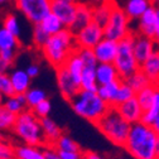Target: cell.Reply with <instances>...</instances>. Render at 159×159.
Wrapping results in <instances>:
<instances>
[{
    "mask_svg": "<svg viewBox=\"0 0 159 159\" xmlns=\"http://www.w3.org/2000/svg\"><path fill=\"white\" fill-rule=\"evenodd\" d=\"M124 149L134 159H158L159 135L142 121L133 124Z\"/></svg>",
    "mask_w": 159,
    "mask_h": 159,
    "instance_id": "cell-1",
    "label": "cell"
},
{
    "mask_svg": "<svg viewBox=\"0 0 159 159\" xmlns=\"http://www.w3.org/2000/svg\"><path fill=\"white\" fill-rule=\"evenodd\" d=\"M76 48L75 34L66 28L62 32L49 37L42 48V53L52 67L58 68L66 63L68 57L76 51Z\"/></svg>",
    "mask_w": 159,
    "mask_h": 159,
    "instance_id": "cell-2",
    "label": "cell"
},
{
    "mask_svg": "<svg viewBox=\"0 0 159 159\" xmlns=\"http://www.w3.org/2000/svg\"><path fill=\"white\" fill-rule=\"evenodd\" d=\"M95 126L109 142L123 148L126 144L131 129V124L126 121L114 106H110L107 112L95 124Z\"/></svg>",
    "mask_w": 159,
    "mask_h": 159,
    "instance_id": "cell-3",
    "label": "cell"
},
{
    "mask_svg": "<svg viewBox=\"0 0 159 159\" xmlns=\"http://www.w3.org/2000/svg\"><path fill=\"white\" fill-rule=\"evenodd\" d=\"M72 110L85 120L93 125L107 112L110 109L109 104L98 96L97 92L81 90L70 101Z\"/></svg>",
    "mask_w": 159,
    "mask_h": 159,
    "instance_id": "cell-4",
    "label": "cell"
},
{
    "mask_svg": "<svg viewBox=\"0 0 159 159\" xmlns=\"http://www.w3.org/2000/svg\"><path fill=\"white\" fill-rule=\"evenodd\" d=\"M13 133L24 144L37 147L46 145V138L43 134L41 119L30 109H25L23 112L16 115V121L13 128Z\"/></svg>",
    "mask_w": 159,
    "mask_h": 159,
    "instance_id": "cell-5",
    "label": "cell"
},
{
    "mask_svg": "<svg viewBox=\"0 0 159 159\" xmlns=\"http://www.w3.org/2000/svg\"><path fill=\"white\" fill-rule=\"evenodd\" d=\"M114 66L116 67L121 80H126L140 70V65L134 54V32L123 41L117 42V54L114 61Z\"/></svg>",
    "mask_w": 159,
    "mask_h": 159,
    "instance_id": "cell-6",
    "label": "cell"
},
{
    "mask_svg": "<svg viewBox=\"0 0 159 159\" xmlns=\"http://www.w3.org/2000/svg\"><path fill=\"white\" fill-rule=\"evenodd\" d=\"M130 19L125 14L121 7L115 5L112 9V13L109 18L107 24L104 27V34L105 38H109L111 41L120 42L128 35H130L133 32L130 29Z\"/></svg>",
    "mask_w": 159,
    "mask_h": 159,
    "instance_id": "cell-7",
    "label": "cell"
},
{
    "mask_svg": "<svg viewBox=\"0 0 159 159\" xmlns=\"http://www.w3.org/2000/svg\"><path fill=\"white\" fill-rule=\"evenodd\" d=\"M18 11L33 25L41 24L43 19L52 13V0H14Z\"/></svg>",
    "mask_w": 159,
    "mask_h": 159,
    "instance_id": "cell-8",
    "label": "cell"
},
{
    "mask_svg": "<svg viewBox=\"0 0 159 159\" xmlns=\"http://www.w3.org/2000/svg\"><path fill=\"white\" fill-rule=\"evenodd\" d=\"M105 38L104 28L96 24L95 22L90 23L87 27L81 29L75 34V41L77 48H91L93 49L102 39Z\"/></svg>",
    "mask_w": 159,
    "mask_h": 159,
    "instance_id": "cell-9",
    "label": "cell"
},
{
    "mask_svg": "<svg viewBox=\"0 0 159 159\" xmlns=\"http://www.w3.org/2000/svg\"><path fill=\"white\" fill-rule=\"evenodd\" d=\"M56 78H57V85L59 89V92L63 96L65 100L71 101L72 98L81 91V86L75 81V78L71 76L68 70L65 66H61L56 68Z\"/></svg>",
    "mask_w": 159,
    "mask_h": 159,
    "instance_id": "cell-10",
    "label": "cell"
},
{
    "mask_svg": "<svg viewBox=\"0 0 159 159\" xmlns=\"http://www.w3.org/2000/svg\"><path fill=\"white\" fill-rule=\"evenodd\" d=\"M155 41L145 35L138 34L134 32V54L139 65H143L147 59L155 52Z\"/></svg>",
    "mask_w": 159,
    "mask_h": 159,
    "instance_id": "cell-11",
    "label": "cell"
},
{
    "mask_svg": "<svg viewBox=\"0 0 159 159\" xmlns=\"http://www.w3.org/2000/svg\"><path fill=\"white\" fill-rule=\"evenodd\" d=\"M157 15H158V10L152 5V7L136 20V32H135V33L154 39Z\"/></svg>",
    "mask_w": 159,
    "mask_h": 159,
    "instance_id": "cell-12",
    "label": "cell"
},
{
    "mask_svg": "<svg viewBox=\"0 0 159 159\" xmlns=\"http://www.w3.org/2000/svg\"><path fill=\"white\" fill-rule=\"evenodd\" d=\"M115 107L117 109L119 112H120V115L125 119L126 121H129L131 125L142 121L144 110L142 109L140 104L138 102L136 97L130 98V100H128V101H125L120 105H117Z\"/></svg>",
    "mask_w": 159,
    "mask_h": 159,
    "instance_id": "cell-13",
    "label": "cell"
},
{
    "mask_svg": "<svg viewBox=\"0 0 159 159\" xmlns=\"http://www.w3.org/2000/svg\"><path fill=\"white\" fill-rule=\"evenodd\" d=\"M93 22V8L90 7L89 4L84 2H78L77 3V11H76V18L72 25L68 28L73 34L84 29L87 27L90 23Z\"/></svg>",
    "mask_w": 159,
    "mask_h": 159,
    "instance_id": "cell-14",
    "label": "cell"
},
{
    "mask_svg": "<svg viewBox=\"0 0 159 159\" xmlns=\"http://www.w3.org/2000/svg\"><path fill=\"white\" fill-rule=\"evenodd\" d=\"M95 56L98 63H114L117 54V42L104 38L102 41L93 48Z\"/></svg>",
    "mask_w": 159,
    "mask_h": 159,
    "instance_id": "cell-15",
    "label": "cell"
},
{
    "mask_svg": "<svg viewBox=\"0 0 159 159\" xmlns=\"http://www.w3.org/2000/svg\"><path fill=\"white\" fill-rule=\"evenodd\" d=\"M77 11V3H67V2H52V13L57 15L61 22L70 28L75 22Z\"/></svg>",
    "mask_w": 159,
    "mask_h": 159,
    "instance_id": "cell-16",
    "label": "cell"
},
{
    "mask_svg": "<svg viewBox=\"0 0 159 159\" xmlns=\"http://www.w3.org/2000/svg\"><path fill=\"white\" fill-rule=\"evenodd\" d=\"M152 5V0H125L121 8L130 20L136 22Z\"/></svg>",
    "mask_w": 159,
    "mask_h": 159,
    "instance_id": "cell-17",
    "label": "cell"
},
{
    "mask_svg": "<svg viewBox=\"0 0 159 159\" xmlns=\"http://www.w3.org/2000/svg\"><path fill=\"white\" fill-rule=\"evenodd\" d=\"M96 78L98 85H107L110 82L121 80L114 63H98L96 67Z\"/></svg>",
    "mask_w": 159,
    "mask_h": 159,
    "instance_id": "cell-18",
    "label": "cell"
},
{
    "mask_svg": "<svg viewBox=\"0 0 159 159\" xmlns=\"http://www.w3.org/2000/svg\"><path fill=\"white\" fill-rule=\"evenodd\" d=\"M15 93H25L30 89V77L25 70H14L9 73Z\"/></svg>",
    "mask_w": 159,
    "mask_h": 159,
    "instance_id": "cell-19",
    "label": "cell"
},
{
    "mask_svg": "<svg viewBox=\"0 0 159 159\" xmlns=\"http://www.w3.org/2000/svg\"><path fill=\"white\" fill-rule=\"evenodd\" d=\"M41 124H42L43 134L46 138V144L54 145V143L58 140V138L63 134L62 129L59 128V125L49 116L41 119Z\"/></svg>",
    "mask_w": 159,
    "mask_h": 159,
    "instance_id": "cell-20",
    "label": "cell"
},
{
    "mask_svg": "<svg viewBox=\"0 0 159 159\" xmlns=\"http://www.w3.org/2000/svg\"><path fill=\"white\" fill-rule=\"evenodd\" d=\"M77 49V48H76ZM68 72L71 73V76L75 78V81L77 84H81V77H82V73H84V70H85V63L81 59V57L78 56L77 51H75L66 61V63L63 65ZM81 86V85H80Z\"/></svg>",
    "mask_w": 159,
    "mask_h": 159,
    "instance_id": "cell-21",
    "label": "cell"
},
{
    "mask_svg": "<svg viewBox=\"0 0 159 159\" xmlns=\"http://www.w3.org/2000/svg\"><path fill=\"white\" fill-rule=\"evenodd\" d=\"M15 158L16 159H46L43 147L20 144L15 147Z\"/></svg>",
    "mask_w": 159,
    "mask_h": 159,
    "instance_id": "cell-22",
    "label": "cell"
},
{
    "mask_svg": "<svg viewBox=\"0 0 159 159\" xmlns=\"http://www.w3.org/2000/svg\"><path fill=\"white\" fill-rule=\"evenodd\" d=\"M140 70L150 78L153 84L158 82L159 78V49H155V52L147 59V61L140 65Z\"/></svg>",
    "mask_w": 159,
    "mask_h": 159,
    "instance_id": "cell-23",
    "label": "cell"
},
{
    "mask_svg": "<svg viewBox=\"0 0 159 159\" xmlns=\"http://www.w3.org/2000/svg\"><path fill=\"white\" fill-rule=\"evenodd\" d=\"M123 80H117V81L110 82L107 85H100L97 90V93L104 101H106L109 104V106H115V100L117 96V91L119 87L121 85Z\"/></svg>",
    "mask_w": 159,
    "mask_h": 159,
    "instance_id": "cell-24",
    "label": "cell"
},
{
    "mask_svg": "<svg viewBox=\"0 0 159 159\" xmlns=\"http://www.w3.org/2000/svg\"><path fill=\"white\" fill-rule=\"evenodd\" d=\"M115 5L116 4L114 2V3H105V4L95 7L93 8V22L104 28L109 22V18H110Z\"/></svg>",
    "mask_w": 159,
    "mask_h": 159,
    "instance_id": "cell-25",
    "label": "cell"
},
{
    "mask_svg": "<svg viewBox=\"0 0 159 159\" xmlns=\"http://www.w3.org/2000/svg\"><path fill=\"white\" fill-rule=\"evenodd\" d=\"M124 81H125L135 92L142 91L143 89H145V87H148L149 85L153 84V82L150 81V78H149L142 70L136 71V72L133 73L130 77H128L126 80H124Z\"/></svg>",
    "mask_w": 159,
    "mask_h": 159,
    "instance_id": "cell-26",
    "label": "cell"
},
{
    "mask_svg": "<svg viewBox=\"0 0 159 159\" xmlns=\"http://www.w3.org/2000/svg\"><path fill=\"white\" fill-rule=\"evenodd\" d=\"M81 90L84 91H91V92H97L98 90V82L96 78V68L92 67H85L82 77H81Z\"/></svg>",
    "mask_w": 159,
    "mask_h": 159,
    "instance_id": "cell-27",
    "label": "cell"
},
{
    "mask_svg": "<svg viewBox=\"0 0 159 159\" xmlns=\"http://www.w3.org/2000/svg\"><path fill=\"white\" fill-rule=\"evenodd\" d=\"M19 47H20L19 38L13 33H10L4 27L0 28V51H7V49L18 51Z\"/></svg>",
    "mask_w": 159,
    "mask_h": 159,
    "instance_id": "cell-28",
    "label": "cell"
},
{
    "mask_svg": "<svg viewBox=\"0 0 159 159\" xmlns=\"http://www.w3.org/2000/svg\"><path fill=\"white\" fill-rule=\"evenodd\" d=\"M42 28L49 34V35H54L59 32H62L63 29H66V25L61 22V19H59L57 15H54L53 13H49L41 23Z\"/></svg>",
    "mask_w": 159,
    "mask_h": 159,
    "instance_id": "cell-29",
    "label": "cell"
},
{
    "mask_svg": "<svg viewBox=\"0 0 159 159\" xmlns=\"http://www.w3.org/2000/svg\"><path fill=\"white\" fill-rule=\"evenodd\" d=\"M158 87H159V86H158L157 84H152V85H149L148 87L143 89L142 91L136 92V96H135V97H136L138 102L140 104V106H142V109H143L144 111L148 110L149 106L152 105L153 98H154V95H155V91H157Z\"/></svg>",
    "mask_w": 159,
    "mask_h": 159,
    "instance_id": "cell-30",
    "label": "cell"
},
{
    "mask_svg": "<svg viewBox=\"0 0 159 159\" xmlns=\"http://www.w3.org/2000/svg\"><path fill=\"white\" fill-rule=\"evenodd\" d=\"M159 115V87L155 91V95H154V98H153V102L152 105L149 106L148 110L144 111L143 114V119H142V123L152 126V124L154 123V120L158 117Z\"/></svg>",
    "mask_w": 159,
    "mask_h": 159,
    "instance_id": "cell-31",
    "label": "cell"
},
{
    "mask_svg": "<svg viewBox=\"0 0 159 159\" xmlns=\"http://www.w3.org/2000/svg\"><path fill=\"white\" fill-rule=\"evenodd\" d=\"M25 97H27V107L28 109H33L38 104H41L42 101L47 100V93L44 90L38 89V87H32L25 92Z\"/></svg>",
    "mask_w": 159,
    "mask_h": 159,
    "instance_id": "cell-32",
    "label": "cell"
},
{
    "mask_svg": "<svg viewBox=\"0 0 159 159\" xmlns=\"http://www.w3.org/2000/svg\"><path fill=\"white\" fill-rule=\"evenodd\" d=\"M16 121V115L9 111L5 106L0 107V131L13 130Z\"/></svg>",
    "mask_w": 159,
    "mask_h": 159,
    "instance_id": "cell-33",
    "label": "cell"
},
{
    "mask_svg": "<svg viewBox=\"0 0 159 159\" xmlns=\"http://www.w3.org/2000/svg\"><path fill=\"white\" fill-rule=\"evenodd\" d=\"M54 147L59 152H80V145L73 140L70 135L62 134L58 138V140L54 143Z\"/></svg>",
    "mask_w": 159,
    "mask_h": 159,
    "instance_id": "cell-34",
    "label": "cell"
},
{
    "mask_svg": "<svg viewBox=\"0 0 159 159\" xmlns=\"http://www.w3.org/2000/svg\"><path fill=\"white\" fill-rule=\"evenodd\" d=\"M49 34L42 28L41 24H35L32 29V43L39 48V49H42L44 47V44L47 43V41L49 39Z\"/></svg>",
    "mask_w": 159,
    "mask_h": 159,
    "instance_id": "cell-35",
    "label": "cell"
},
{
    "mask_svg": "<svg viewBox=\"0 0 159 159\" xmlns=\"http://www.w3.org/2000/svg\"><path fill=\"white\" fill-rule=\"evenodd\" d=\"M3 27L8 29L10 33H13L14 35H16L18 38L20 37V22H19L18 16L14 13H8L4 15Z\"/></svg>",
    "mask_w": 159,
    "mask_h": 159,
    "instance_id": "cell-36",
    "label": "cell"
},
{
    "mask_svg": "<svg viewBox=\"0 0 159 159\" xmlns=\"http://www.w3.org/2000/svg\"><path fill=\"white\" fill-rule=\"evenodd\" d=\"M135 96H136V92L123 80L120 87H119V91H117V96H116V100H115V106L130 100V98H134Z\"/></svg>",
    "mask_w": 159,
    "mask_h": 159,
    "instance_id": "cell-37",
    "label": "cell"
},
{
    "mask_svg": "<svg viewBox=\"0 0 159 159\" xmlns=\"http://www.w3.org/2000/svg\"><path fill=\"white\" fill-rule=\"evenodd\" d=\"M78 56L81 57V59L85 63V67H92V68H96L97 65H98V61L95 56V52L93 49L91 48H77L76 49Z\"/></svg>",
    "mask_w": 159,
    "mask_h": 159,
    "instance_id": "cell-38",
    "label": "cell"
},
{
    "mask_svg": "<svg viewBox=\"0 0 159 159\" xmlns=\"http://www.w3.org/2000/svg\"><path fill=\"white\" fill-rule=\"evenodd\" d=\"M4 106H5L9 111H11L13 114H15V115H19V114L23 112V111L27 109V106H24V105L20 102V100H19V98L16 97V95H13V96L7 97Z\"/></svg>",
    "mask_w": 159,
    "mask_h": 159,
    "instance_id": "cell-39",
    "label": "cell"
},
{
    "mask_svg": "<svg viewBox=\"0 0 159 159\" xmlns=\"http://www.w3.org/2000/svg\"><path fill=\"white\" fill-rule=\"evenodd\" d=\"M0 92H3L7 97L15 95L9 73H0Z\"/></svg>",
    "mask_w": 159,
    "mask_h": 159,
    "instance_id": "cell-40",
    "label": "cell"
},
{
    "mask_svg": "<svg viewBox=\"0 0 159 159\" xmlns=\"http://www.w3.org/2000/svg\"><path fill=\"white\" fill-rule=\"evenodd\" d=\"M32 110H33V112H34L39 119L47 117V116H49V112H51V110H52L51 101L47 98V100L42 101L41 104H38V105H37L35 107H33Z\"/></svg>",
    "mask_w": 159,
    "mask_h": 159,
    "instance_id": "cell-41",
    "label": "cell"
},
{
    "mask_svg": "<svg viewBox=\"0 0 159 159\" xmlns=\"http://www.w3.org/2000/svg\"><path fill=\"white\" fill-rule=\"evenodd\" d=\"M0 159H16L15 147H13L7 142L0 143Z\"/></svg>",
    "mask_w": 159,
    "mask_h": 159,
    "instance_id": "cell-42",
    "label": "cell"
},
{
    "mask_svg": "<svg viewBox=\"0 0 159 159\" xmlns=\"http://www.w3.org/2000/svg\"><path fill=\"white\" fill-rule=\"evenodd\" d=\"M43 152H44V157L46 159H62L61 154H59V150L51 144H46L43 147Z\"/></svg>",
    "mask_w": 159,
    "mask_h": 159,
    "instance_id": "cell-43",
    "label": "cell"
},
{
    "mask_svg": "<svg viewBox=\"0 0 159 159\" xmlns=\"http://www.w3.org/2000/svg\"><path fill=\"white\" fill-rule=\"evenodd\" d=\"M16 52L18 51H13V49H7V51H0V57H2L4 61H7L9 65H13L15 58H16Z\"/></svg>",
    "mask_w": 159,
    "mask_h": 159,
    "instance_id": "cell-44",
    "label": "cell"
},
{
    "mask_svg": "<svg viewBox=\"0 0 159 159\" xmlns=\"http://www.w3.org/2000/svg\"><path fill=\"white\" fill-rule=\"evenodd\" d=\"M62 159H84V153L80 152H59Z\"/></svg>",
    "mask_w": 159,
    "mask_h": 159,
    "instance_id": "cell-45",
    "label": "cell"
},
{
    "mask_svg": "<svg viewBox=\"0 0 159 159\" xmlns=\"http://www.w3.org/2000/svg\"><path fill=\"white\" fill-rule=\"evenodd\" d=\"M25 71H27V73L29 75L30 78H35V77L39 76V73H41V68H39V66H38L37 63H30V65H28L27 68H25Z\"/></svg>",
    "mask_w": 159,
    "mask_h": 159,
    "instance_id": "cell-46",
    "label": "cell"
},
{
    "mask_svg": "<svg viewBox=\"0 0 159 159\" xmlns=\"http://www.w3.org/2000/svg\"><path fill=\"white\" fill-rule=\"evenodd\" d=\"M80 2H84V3L89 4L90 7L95 8L97 5H101V4H105V3H114V0H80Z\"/></svg>",
    "mask_w": 159,
    "mask_h": 159,
    "instance_id": "cell-47",
    "label": "cell"
},
{
    "mask_svg": "<svg viewBox=\"0 0 159 159\" xmlns=\"http://www.w3.org/2000/svg\"><path fill=\"white\" fill-rule=\"evenodd\" d=\"M10 67H11V65H9L7 61H4V59L0 57V73H8Z\"/></svg>",
    "mask_w": 159,
    "mask_h": 159,
    "instance_id": "cell-48",
    "label": "cell"
},
{
    "mask_svg": "<svg viewBox=\"0 0 159 159\" xmlns=\"http://www.w3.org/2000/svg\"><path fill=\"white\" fill-rule=\"evenodd\" d=\"M84 159H105L102 155L93 153V152H85L84 153Z\"/></svg>",
    "mask_w": 159,
    "mask_h": 159,
    "instance_id": "cell-49",
    "label": "cell"
},
{
    "mask_svg": "<svg viewBox=\"0 0 159 159\" xmlns=\"http://www.w3.org/2000/svg\"><path fill=\"white\" fill-rule=\"evenodd\" d=\"M154 41H155V43L159 46V10H158V15H157V23H155V35H154Z\"/></svg>",
    "mask_w": 159,
    "mask_h": 159,
    "instance_id": "cell-50",
    "label": "cell"
},
{
    "mask_svg": "<svg viewBox=\"0 0 159 159\" xmlns=\"http://www.w3.org/2000/svg\"><path fill=\"white\" fill-rule=\"evenodd\" d=\"M152 128H153V129L155 130V133L159 135V115H158V117L154 120V123L152 124Z\"/></svg>",
    "mask_w": 159,
    "mask_h": 159,
    "instance_id": "cell-51",
    "label": "cell"
},
{
    "mask_svg": "<svg viewBox=\"0 0 159 159\" xmlns=\"http://www.w3.org/2000/svg\"><path fill=\"white\" fill-rule=\"evenodd\" d=\"M5 100H7V96H5L3 92H0V107H2V106H4V104H5Z\"/></svg>",
    "mask_w": 159,
    "mask_h": 159,
    "instance_id": "cell-52",
    "label": "cell"
},
{
    "mask_svg": "<svg viewBox=\"0 0 159 159\" xmlns=\"http://www.w3.org/2000/svg\"><path fill=\"white\" fill-rule=\"evenodd\" d=\"M152 3H153V7L157 10H159V0H152Z\"/></svg>",
    "mask_w": 159,
    "mask_h": 159,
    "instance_id": "cell-53",
    "label": "cell"
},
{
    "mask_svg": "<svg viewBox=\"0 0 159 159\" xmlns=\"http://www.w3.org/2000/svg\"><path fill=\"white\" fill-rule=\"evenodd\" d=\"M52 2H67V3H78L80 0H52Z\"/></svg>",
    "mask_w": 159,
    "mask_h": 159,
    "instance_id": "cell-54",
    "label": "cell"
},
{
    "mask_svg": "<svg viewBox=\"0 0 159 159\" xmlns=\"http://www.w3.org/2000/svg\"><path fill=\"white\" fill-rule=\"evenodd\" d=\"M11 2H14V0H0V5H7Z\"/></svg>",
    "mask_w": 159,
    "mask_h": 159,
    "instance_id": "cell-55",
    "label": "cell"
},
{
    "mask_svg": "<svg viewBox=\"0 0 159 159\" xmlns=\"http://www.w3.org/2000/svg\"><path fill=\"white\" fill-rule=\"evenodd\" d=\"M7 140V138H5V135L0 131V143H3V142H5Z\"/></svg>",
    "mask_w": 159,
    "mask_h": 159,
    "instance_id": "cell-56",
    "label": "cell"
},
{
    "mask_svg": "<svg viewBox=\"0 0 159 159\" xmlns=\"http://www.w3.org/2000/svg\"><path fill=\"white\" fill-rule=\"evenodd\" d=\"M157 85H158V86H159V78H158V82H157Z\"/></svg>",
    "mask_w": 159,
    "mask_h": 159,
    "instance_id": "cell-57",
    "label": "cell"
},
{
    "mask_svg": "<svg viewBox=\"0 0 159 159\" xmlns=\"http://www.w3.org/2000/svg\"><path fill=\"white\" fill-rule=\"evenodd\" d=\"M158 159H159V158H158Z\"/></svg>",
    "mask_w": 159,
    "mask_h": 159,
    "instance_id": "cell-58",
    "label": "cell"
}]
</instances>
